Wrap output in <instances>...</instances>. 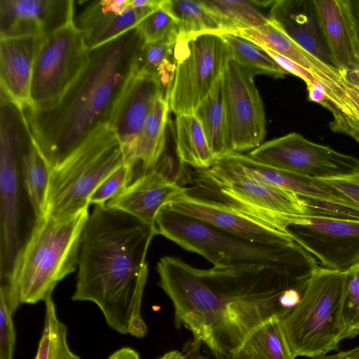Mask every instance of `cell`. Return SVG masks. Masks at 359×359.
<instances>
[{
	"label": "cell",
	"instance_id": "obj_1",
	"mask_svg": "<svg viewBox=\"0 0 359 359\" xmlns=\"http://www.w3.org/2000/svg\"><path fill=\"white\" fill-rule=\"evenodd\" d=\"M156 271L176 327L192 334L187 354L203 344L215 359H231L259 327L281 320L311 276L265 266L201 269L170 256L160 259Z\"/></svg>",
	"mask_w": 359,
	"mask_h": 359
},
{
	"label": "cell",
	"instance_id": "obj_2",
	"mask_svg": "<svg viewBox=\"0 0 359 359\" xmlns=\"http://www.w3.org/2000/svg\"><path fill=\"white\" fill-rule=\"evenodd\" d=\"M154 228L104 205H95L80 243L74 301H89L114 330L137 338L147 327L141 314Z\"/></svg>",
	"mask_w": 359,
	"mask_h": 359
},
{
	"label": "cell",
	"instance_id": "obj_3",
	"mask_svg": "<svg viewBox=\"0 0 359 359\" xmlns=\"http://www.w3.org/2000/svg\"><path fill=\"white\" fill-rule=\"evenodd\" d=\"M144 43L137 27L89 50L86 65L51 108H22L30 133L51 170L99 129L109 127Z\"/></svg>",
	"mask_w": 359,
	"mask_h": 359
},
{
	"label": "cell",
	"instance_id": "obj_4",
	"mask_svg": "<svg viewBox=\"0 0 359 359\" xmlns=\"http://www.w3.org/2000/svg\"><path fill=\"white\" fill-rule=\"evenodd\" d=\"M88 208L73 214L36 218L15 263L10 285L0 296L15 313L20 304L52 296L57 284L78 266Z\"/></svg>",
	"mask_w": 359,
	"mask_h": 359
},
{
	"label": "cell",
	"instance_id": "obj_5",
	"mask_svg": "<svg viewBox=\"0 0 359 359\" xmlns=\"http://www.w3.org/2000/svg\"><path fill=\"white\" fill-rule=\"evenodd\" d=\"M154 230L185 250L198 254L214 267L265 266L311 276L319 266L296 242L271 245L248 241L165 206L156 215Z\"/></svg>",
	"mask_w": 359,
	"mask_h": 359
},
{
	"label": "cell",
	"instance_id": "obj_6",
	"mask_svg": "<svg viewBox=\"0 0 359 359\" xmlns=\"http://www.w3.org/2000/svg\"><path fill=\"white\" fill-rule=\"evenodd\" d=\"M191 180L194 186L188 189L192 192L287 233L302 216L311 214L306 199L237 170L221 159L208 168L195 170Z\"/></svg>",
	"mask_w": 359,
	"mask_h": 359
},
{
	"label": "cell",
	"instance_id": "obj_7",
	"mask_svg": "<svg viewBox=\"0 0 359 359\" xmlns=\"http://www.w3.org/2000/svg\"><path fill=\"white\" fill-rule=\"evenodd\" d=\"M0 97V278L1 287L7 288L28 237L24 228L23 198L27 196L20 163L31 133L22 108L2 92Z\"/></svg>",
	"mask_w": 359,
	"mask_h": 359
},
{
	"label": "cell",
	"instance_id": "obj_8",
	"mask_svg": "<svg viewBox=\"0 0 359 359\" xmlns=\"http://www.w3.org/2000/svg\"><path fill=\"white\" fill-rule=\"evenodd\" d=\"M123 165L115 134L109 127L99 129L51 170L45 215H69L88 208L98 186Z\"/></svg>",
	"mask_w": 359,
	"mask_h": 359
},
{
	"label": "cell",
	"instance_id": "obj_9",
	"mask_svg": "<svg viewBox=\"0 0 359 359\" xmlns=\"http://www.w3.org/2000/svg\"><path fill=\"white\" fill-rule=\"evenodd\" d=\"M345 272L318 266L299 302L280 320L295 357L314 358L337 351L341 341L339 311Z\"/></svg>",
	"mask_w": 359,
	"mask_h": 359
},
{
	"label": "cell",
	"instance_id": "obj_10",
	"mask_svg": "<svg viewBox=\"0 0 359 359\" xmlns=\"http://www.w3.org/2000/svg\"><path fill=\"white\" fill-rule=\"evenodd\" d=\"M232 58L219 33L179 34L174 46L175 72L168 92L176 116L194 113Z\"/></svg>",
	"mask_w": 359,
	"mask_h": 359
},
{
	"label": "cell",
	"instance_id": "obj_11",
	"mask_svg": "<svg viewBox=\"0 0 359 359\" xmlns=\"http://www.w3.org/2000/svg\"><path fill=\"white\" fill-rule=\"evenodd\" d=\"M88 55L73 22L38 38L27 106L34 109L53 107L81 73Z\"/></svg>",
	"mask_w": 359,
	"mask_h": 359
},
{
	"label": "cell",
	"instance_id": "obj_12",
	"mask_svg": "<svg viewBox=\"0 0 359 359\" xmlns=\"http://www.w3.org/2000/svg\"><path fill=\"white\" fill-rule=\"evenodd\" d=\"M247 154L264 165L316 179L344 175L359 169L355 157L313 142L297 133L262 143Z\"/></svg>",
	"mask_w": 359,
	"mask_h": 359
},
{
	"label": "cell",
	"instance_id": "obj_13",
	"mask_svg": "<svg viewBox=\"0 0 359 359\" xmlns=\"http://www.w3.org/2000/svg\"><path fill=\"white\" fill-rule=\"evenodd\" d=\"M287 232L324 268L345 272L359 264V219L311 213Z\"/></svg>",
	"mask_w": 359,
	"mask_h": 359
},
{
	"label": "cell",
	"instance_id": "obj_14",
	"mask_svg": "<svg viewBox=\"0 0 359 359\" xmlns=\"http://www.w3.org/2000/svg\"><path fill=\"white\" fill-rule=\"evenodd\" d=\"M255 75L231 58L223 84L233 153L252 150L264 140L266 116Z\"/></svg>",
	"mask_w": 359,
	"mask_h": 359
},
{
	"label": "cell",
	"instance_id": "obj_15",
	"mask_svg": "<svg viewBox=\"0 0 359 359\" xmlns=\"http://www.w3.org/2000/svg\"><path fill=\"white\" fill-rule=\"evenodd\" d=\"M165 207L250 241L271 245H289L295 242L290 233L233 208L196 194L188 188Z\"/></svg>",
	"mask_w": 359,
	"mask_h": 359
},
{
	"label": "cell",
	"instance_id": "obj_16",
	"mask_svg": "<svg viewBox=\"0 0 359 359\" xmlns=\"http://www.w3.org/2000/svg\"><path fill=\"white\" fill-rule=\"evenodd\" d=\"M171 165V158L165 152L154 170L137 176L104 205L128 214L154 229L161 209L187 189L170 176Z\"/></svg>",
	"mask_w": 359,
	"mask_h": 359
},
{
	"label": "cell",
	"instance_id": "obj_17",
	"mask_svg": "<svg viewBox=\"0 0 359 359\" xmlns=\"http://www.w3.org/2000/svg\"><path fill=\"white\" fill-rule=\"evenodd\" d=\"M161 95L167 97L155 76L135 72L111 120L109 128L121 144L125 165L135 170L133 154L137 138L156 100Z\"/></svg>",
	"mask_w": 359,
	"mask_h": 359
},
{
	"label": "cell",
	"instance_id": "obj_18",
	"mask_svg": "<svg viewBox=\"0 0 359 359\" xmlns=\"http://www.w3.org/2000/svg\"><path fill=\"white\" fill-rule=\"evenodd\" d=\"M72 0H1L0 39L40 38L73 22Z\"/></svg>",
	"mask_w": 359,
	"mask_h": 359
},
{
	"label": "cell",
	"instance_id": "obj_19",
	"mask_svg": "<svg viewBox=\"0 0 359 359\" xmlns=\"http://www.w3.org/2000/svg\"><path fill=\"white\" fill-rule=\"evenodd\" d=\"M73 23L88 49L95 48L132 29L156 8H134L130 0L82 1Z\"/></svg>",
	"mask_w": 359,
	"mask_h": 359
},
{
	"label": "cell",
	"instance_id": "obj_20",
	"mask_svg": "<svg viewBox=\"0 0 359 359\" xmlns=\"http://www.w3.org/2000/svg\"><path fill=\"white\" fill-rule=\"evenodd\" d=\"M220 159L237 170L266 184L290 191L306 200L337 206L359 215V206L320 179L264 165L243 153H233Z\"/></svg>",
	"mask_w": 359,
	"mask_h": 359
},
{
	"label": "cell",
	"instance_id": "obj_21",
	"mask_svg": "<svg viewBox=\"0 0 359 359\" xmlns=\"http://www.w3.org/2000/svg\"><path fill=\"white\" fill-rule=\"evenodd\" d=\"M269 18L309 53L334 67L314 0L273 1Z\"/></svg>",
	"mask_w": 359,
	"mask_h": 359
},
{
	"label": "cell",
	"instance_id": "obj_22",
	"mask_svg": "<svg viewBox=\"0 0 359 359\" xmlns=\"http://www.w3.org/2000/svg\"><path fill=\"white\" fill-rule=\"evenodd\" d=\"M333 65L341 71L359 66V45L348 0H314Z\"/></svg>",
	"mask_w": 359,
	"mask_h": 359
},
{
	"label": "cell",
	"instance_id": "obj_23",
	"mask_svg": "<svg viewBox=\"0 0 359 359\" xmlns=\"http://www.w3.org/2000/svg\"><path fill=\"white\" fill-rule=\"evenodd\" d=\"M37 41L33 36L0 39L1 91L21 107L29 105Z\"/></svg>",
	"mask_w": 359,
	"mask_h": 359
},
{
	"label": "cell",
	"instance_id": "obj_24",
	"mask_svg": "<svg viewBox=\"0 0 359 359\" xmlns=\"http://www.w3.org/2000/svg\"><path fill=\"white\" fill-rule=\"evenodd\" d=\"M194 114L202 125L208 145L216 160L233 154L223 74L198 104Z\"/></svg>",
	"mask_w": 359,
	"mask_h": 359
},
{
	"label": "cell",
	"instance_id": "obj_25",
	"mask_svg": "<svg viewBox=\"0 0 359 359\" xmlns=\"http://www.w3.org/2000/svg\"><path fill=\"white\" fill-rule=\"evenodd\" d=\"M170 111L167 97L161 95L144 122L133 154L135 170L140 167V174L154 170L167 150Z\"/></svg>",
	"mask_w": 359,
	"mask_h": 359
},
{
	"label": "cell",
	"instance_id": "obj_26",
	"mask_svg": "<svg viewBox=\"0 0 359 359\" xmlns=\"http://www.w3.org/2000/svg\"><path fill=\"white\" fill-rule=\"evenodd\" d=\"M174 142L181 165H187L195 170L205 169L217 161L202 125L194 113L176 116Z\"/></svg>",
	"mask_w": 359,
	"mask_h": 359
},
{
	"label": "cell",
	"instance_id": "obj_27",
	"mask_svg": "<svg viewBox=\"0 0 359 359\" xmlns=\"http://www.w3.org/2000/svg\"><path fill=\"white\" fill-rule=\"evenodd\" d=\"M236 34L252 41L262 48L271 50L296 63L312 76L326 65L309 53L291 39L274 22L240 30Z\"/></svg>",
	"mask_w": 359,
	"mask_h": 359
},
{
	"label": "cell",
	"instance_id": "obj_28",
	"mask_svg": "<svg viewBox=\"0 0 359 359\" xmlns=\"http://www.w3.org/2000/svg\"><path fill=\"white\" fill-rule=\"evenodd\" d=\"M21 176L28 203L35 218L46 214L51 168L31 135L21 157Z\"/></svg>",
	"mask_w": 359,
	"mask_h": 359
},
{
	"label": "cell",
	"instance_id": "obj_29",
	"mask_svg": "<svg viewBox=\"0 0 359 359\" xmlns=\"http://www.w3.org/2000/svg\"><path fill=\"white\" fill-rule=\"evenodd\" d=\"M220 22L224 33L257 27L269 21L273 1L201 0Z\"/></svg>",
	"mask_w": 359,
	"mask_h": 359
},
{
	"label": "cell",
	"instance_id": "obj_30",
	"mask_svg": "<svg viewBox=\"0 0 359 359\" xmlns=\"http://www.w3.org/2000/svg\"><path fill=\"white\" fill-rule=\"evenodd\" d=\"M161 7L176 22L179 34L224 33L219 20L201 0H163Z\"/></svg>",
	"mask_w": 359,
	"mask_h": 359
},
{
	"label": "cell",
	"instance_id": "obj_31",
	"mask_svg": "<svg viewBox=\"0 0 359 359\" xmlns=\"http://www.w3.org/2000/svg\"><path fill=\"white\" fill-rule=\"evenodd\" d=\"M228 44L232 59L255 76L264 74L283 78L288 73L266 52L252 41L236 33H222Z\"/></svg>",
	"mask_w": 359,
	"mask_h": 359
},
{
	"label": "cell",
	"instance_id": "obj_32",
	"mask_svg": "<svg viewBox=\"0 0 359 359\" xmlns=\"http://www.w3.org/2000/svg\"><path fill=\"white\" fill-rule=\"evenodd\" d=\"M176 41L144 43L135 63V72L155 76L168 95L175 69L174 46Z\"/></svg>",
	"mask_w": 359,
	"mask_h": 359
},
{
	"label": "cell",
	"instance_id": "obj_33",
	"mask_svg": "<svg viewBox=\"0 0 359 359\" xmlns=\"http://www.w3.org/2000/svg\"><path fill=\"white\" fill-rule=\"evenodd\" d=\"M240 351L257 359H295L283 332L280 320L273 319L259 327Z\"/></svg>",
	"mask_w": 359,
	"mask_h": 359
},
{
	"label": "cell",
	"instance_id": "obj_34",
	"mask_svg": "<svg viewBox=\"0 0 359 359\" xmlns=\"http://www.w3.org/2000/svg\"><path fill=\"white\" fill-rule=\"evenodd\" d=\"M44 302V325L34 359H81L68 346L67 329L57 318L52 296Z\"/></svg>",
	"mask_w": 359,
	"mask_h": 359
},
{
	"label": "cell",
	"instance_id": "obj_35",
	"mask_svg": "<svg viewBox=\"0 0 359 359\" xmlns=\"http://www.w3.org/2000/svg\"><path fill=\"white\" fill-rule=\"evenodd\" d=\"M339 329L341 340L359 334V264L345 271Z\"/></svg>",
	"mask_w": 359,
	"mask_h": 359
},
{
	"label": "cell",
	"instance_id": "obj_36",
	"mask_svg": "<svg viewBox=\"0 0 359 359\" xmlns=\"http://www.w3.org/2000/svg\"><path fill=\"white\" fill-rule=\"evenodd\" d=\"M136 27L144 43L176 41L179 36L176 22L161 6L147 15Z\"/></svg>",
	"mask_w": 359,
	"mask_h": 359
},
{
	"label": "cell",
	"instance_id": "obj_37",
	"mask_svg": "<svg viewBox=\"0 0 359 359\" xmlns=\"http://www.w3.org/2000/svg\"><path fill=\"white\" fill-rule=\"evenodd\" d=\"M133 168L122 165L109 175L95 189L90 198V205H104L119 195L135 178Z\"/></svg>",
	"mask_w": 359,
	"mask_h": 359
},
{
	"label": "cell",
	"instance_id": "obj_38",
	"mask_svg": "<svg viewBox=\"0 0 359 359\" xmlns=\"http://www.w3.org/2000/svg\"><path fill=\"white\" fill-rule=\"evenodd\" d=\"M13 313L0 297V359H13L15 344Z\"/></svg>",
	"mask_w": 359,
	"mask_h": 359
},
{
	"label": "cell",
	"instance_id": "obj_39",
	"mask_svg": "<svg viewBox=\"0 0 359 359\" xmlns=\"http://www.w3.org/2000/svg\"><path fill=\"white\" fill-rule=\"evenodd\" d=\"M320 180L359 206V169L350 174Z\"/></svg>",
	"mask_w": 359,
	"mask_h": 359
},
{
	"label": "cell",
	"instance_id": "obj_40",
	"mask_svg": "<svg viewBox=\"0 0 359 359\" xmlns=\"http://www.w3.org/2000/svg\"><path fill=\"white\" fill-rule=\"evenodd\" d=\"M346 79L355 92L357 104L359 109V66L351 67L344 71Z\"/></svg>",
	"mask_w": 359,
	"mask_h": 359
},
{
	"label": "cell",
	"instance_id": "obj_41",
	"mask_svg": "<svg viewBox=\"0 0 359 359\" xmlns=\"http://www.w3.org/2000/svg\"><path fill=\"white\" fill-rule=\"evenodd\" d=\"M107 359H140V357L135 350L124 347L113 353Z\"/></svg>",
	"mask_w": 359,
	"mask_h": 359
},
{
	"label": "cell",
	"instance_id": "obj_42",
	"mask_svg": "<svg viewBox=\"0 0 359 359\" xmlns=\"http://www.w3.org/2000/svg\"><path fill=\"white\" fill-rule=\"evenodd\" d=\"M359 45V0H348Z\"/></svg>",
	"mask_w": 359,
	"mask_h": 359
},
{
	"label": "cell",
	"instance_id": "obj_43",
	"mask_svg": "<svg viewBox=\"0 0 359 359\" xmlns=\"http://www.w3.org/2000/svg\"><path fill=\"white\" fill-rule=\"evenodd\" d=\"M191 359H208L202 355L200 353H194L191 354H187ZM231 359H257L252 355L243 352L242 351H239L236 353Z\"/></svg>",
	"mask_w": 359,
	"mask_h": 359
},
{
	"label": "cell",
	"instance_id": "obj_44",
	"mask_svg": "<svg viewBox=\"0 0 359 359\" xmlns=\"http://www.w3.org/2000/svg\"><path fill=\"white\" fill-rule=\"evenodd\" d=\"M157 359H191L190 357L177 350L166 352Z\"/></svg>",
	"mask_w": 359,
	"mask_h": 359
},
{
	"label": "cell",
	"instance_id": "obj_45",
	"mask_svg": "<svg viewBox=\"0 0 359 359\" xmlns=\"http://www.w3.org/2000/svg\"><path fill=\"white\" fill-rule=\"evenodd\" d=\"M353 351V348H351L350 350L341 351L333 355H320L314 358H311V359H344L347 355L351 353Z\"/></svg>",
	"mask_w": 359,
	"mask_h": 359
},
{
	"label": "cell",
	"instance_id": "obj_46",
	"mask_svg": "<svg viewBox=\"0 0 359 359\" xmlns=\"http://www.w3.org/2000/svg\"><path fill=\"white\" fill-rule=\"evenodd\" d=\"M344 359H359V347L353 348L352 353Z\"/></svg>",
	"mask_w": 359,
	"mask_h": 359
}]
</instances>
